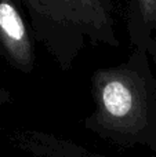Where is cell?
Returning a JSON list of instances; mask_svg holds the SVG:
<instances>
[{"label": "cell", "instance_id": "cell-1", "mask_svg": "<svg viewBox=\"0 0 156 157\" xmlns=\"http://www.w3.org/2000/svg\"><path fill=\"white\" fill-rule=\"evenodd\" d=\"M35 33L58 52L86 39L115 41L113 0H21Z\"/></svg>", "mask_w": 156, "mask_h": 157}, {"label": "cell", "instance_id": "cell-4", "mask_svg": "<svg viewBox=\"0 0 156 157\" xmlns=\"http://www.w3.org/2000/svg\"><path fill=\"white\" fill-rule=\"evenodd\" d=\"M126 17L133 32L156 28V0H127Z\"/></svg>", "mask_w": 156, "mask_h": 157}, {"label": "cell", "instance_id": "cell-2", "mask_svg": "<svg viewBox=\"0 0 156 157\" xmlns=\"http://www.w3.org/2000/svg\"><path fill=\"white\" fill-rule=\"evenodd\" d=\"M0 48L18 65L32 61L30 37L15 0H0Z\"/></svg>", "mask_w": 156, "mask_h": 157}, {"label": "cell", "instance_id": "cell-3", "mask_svg": "<svg viewBox=\"0 0 156 157\" xmlns=\"http://www.w3.org/2000/svg\"><path fill=\"white\" fill-rule=\"evenodd\" d=\"M102 101L108 113L115 117H123L133 106V94L124 81L112 78L102 88Z\"/></svg>", "mask_w": 156, "mask_h": 157}]
</instances>
